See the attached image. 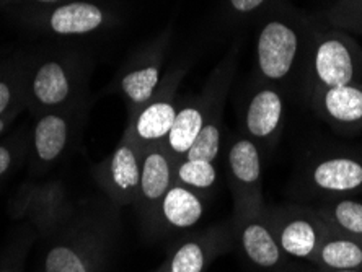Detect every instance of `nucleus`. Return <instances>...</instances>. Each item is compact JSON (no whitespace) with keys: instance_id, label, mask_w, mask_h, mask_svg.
I'll return each instance as SVG.
<instances>
[{"instance_id":"obj_2","label":"nucleus","mask_w":362,"mask_h":272,"mask_svg":"<svg viewBox=\"0 0 362 272\" xmlns=\"http://www.w3.org/2000/svg\"><path fill=\"white\" fill-rule=\"evenodd\" d=\"M76 211L61 183L23 186L13 199V215L26 218L42 242L59 232Z\"/></svg>"},{"instance_id":"obj_9","label":"nucleus","mask_w":362,"mask_h":272,"mask_svg":"<svg viewBox=\"0 0 362 272\" xmlns=\"http://www.w3.org/2000/svg\"><path fill=\"white\" fill-rule=\"evenodd\" d=\"M232 225H214L199 232H186L170 244L160 264L168 272H206L212 261L233 247Z\"/></svg>"},{"instance_id":"obj_1","label":"nucleus","mask_w":362,"mask_h":272,"mask_svg":"<svg viewBox=\"0 0 362 272\" xmlns=\"http://www.w3.org/2000/svg\"><path fill=\"white\" fill-rule=\"evenodd\" d=\"M118 207L87 201L45 242L40 272H103L118 233Z\"/></svg>"},{"instance_id":"obj_6","label":"nucleus","mask_w":362,"mask_h":272,"mask_svg":"<svg viewBox=\"0 0 362 272\" xmlns=\"http://www.w3.org/2000/svg\"><path fill=\"white\" fill-rule=\"evenodd\" d=\"M142 172V148L121 137L118 146L92 168V176L111 204L134 206Z\"/></svg>"},{"instance_id":"obj_13","label":"nucleus","mask_w":362,"mask_h":272,"mask_svg":"<svg viewBox=\"0 0 362 272\" xmlns=\"http://www.w3.org/2000/svg\"><path fill=\"white\" fill-rule=\"evenodd\" d=\"M305 183L317 194H348L362 188V158L349 153H323L308 165Z\"/></svg>"},{"instance_id":"obj_20","label":"nucleus","mask_w":362,"mask_h":272,"mask_svg":"<svg viewBox=\"0 0 362 272\" xmlns=\"http://www.w3.org/2000/svg\"><path fill=\"white\" fill-rule=\"evenodd\" d=\"M313 266L320 269L348 271L362 268V242L346 235L329 232L313 258Z\"/></svg>"},{"instance_id":"obj_3","label":"nucleus","mask_w":362,"mask_h":272,"mask_svg":"<svg viewBox=\"0 0 362 272\" xmlns=\"http://www.w3.org/2000/svg\"><path fill=\"white\" fill-rule=\"evenodd\" d=\"M173 176L175 160L163 142L142 147V172L134 209L147 238H156L158 209L175 183Z\"/></svg>"},{"instance_id":"obj_21","label":"nucleus","mask_w":362,"mask_h":272,"mask_svg":"<svg viewBox=\"0 0 362 272\" xmlns=\"http://www.w3.org/2000/svg\"><path fill=\"white\" fill-rule=\"evenodd\" d=\"M158 83H160V67L156 59L122 73L119 88L127 101V114H132L142 105H146L157 92Z\"/></svg>"},{"instance_id":"obj_30","label":"nucleus","mask_w":362,"mask_h":272,"mask_svg":"<svg viewBox=\"0 0 362 272\" xmlns=\"http://www.w3.org/2000/svg\"><path fill=\"white\" fill-rule=\"evenodd\" d=\"M17 116V114H8V116H2L0 117V134H2V132L7 129V127L10 126V122L13 121V117Z\"/></svg>"},{"instance_id":"obj_18","label":"nucleus","mask_w":362,"mask_h":272,"mask_svg":"<svg viewBox=\"0 0 362 272\" xmlns=\"http://www.w3.org/2000/svg\"><path fill=\"white\" fill-rule=\"evenodd\" d=\"M318 101L322 116L339 131L362 129V87L343 85V87L323 88Z\"/></svg>"},{"instance_id":"obj_17","label":"nucleus","mask_w":362,"mask_h":272,"mask_svg":"<svg viewBox=\"0 0 362 272\" xmlns=\"http://www.w3.org/2000/svg\"><path fill=\"white\" fill-rule=\"evenodd\" d=\"M313 72L323 88L351 85L356 77V61L349 45L339 38L323 40L313 57Z\"/></svg>"},{"instance_id":"obj_24","label":"nucleus","mask_w":362,"mask_h":272,"mask_svg":"<svg viewBox=\"0 0 362 272\" xmlns=\"http://www.w3.org/2000/svg\"><path fill=\"white\" fill-rule=\"evenodd\" d=\"M223 131H226V126H223V110L221 105L211 116V119L206 122V126L202 127L199 136L196 137L194 143L183 158L204 160V162L216 163L222 148Z\"/></svg>"},{"instance_id":"obj_16","label":"nucleus","mask_w":362,"mask_h":272,"mask_svg":"<svg viewBox=\"0 0 362 272\" xmlns=\"http://www.w3.org/2000/svg\"><path fill=\"white\" fill-rule=\"evenodd\" d=\"M206 197L198 191L173 183L158 209L156 238L183 235L198 225L206 212Z\"/></svg>"},{"instance_id":"obj_23","label":"nucleus","mask_w":362,"mask_h":272,"mask_svg":"<svg viewBox=\"0 0 362 272\" xmlns=\"http://www.w3.org/2000/svg\"><path fill=\"white\" fill-rule=\"evenodd\" d=\"M175 183L183 184L198 193L207 196L216 188L217 168L216 163L204 160L181 158L175 163Z\"/></svg>"},{"instance_id":"obj_10","label":"nucleus","mask_w":362,"mask_h":272,"mask_svg":"<svg viewBox=\"0 0 362 272\" xmlns=\"http://www.w3.org/2000/svg\"><path fill=\"white\" fill-rule=\"evenodd\" d=\"M81 106L74 105L38 114L30 138L33 167L38 172L56 165L71 148L81 127Z\"/></svg>"},{"instance_id":"obj_14","label":"nucleus","mask_w":362,"mask_h":272,"mask_svg":"<svg viewBox=\"0 0 362 272\" xmlns=\"http://www.w3.org/2000/svg\"><path fill=\"white\" fill-rule=\"evenodd\" d=\"M221 85H214L202 97L194 98L191 103L180 106L177 117L170 129L167 138H165V147L173 157L175 163L183 158L193 146L196 137L199 136L202 127L211 119L214 111L219 108L223 100V93L221 92Z\"/></svg>"},{"instance_id":"obj_7","label":"nucleus","mask_w":362,"mask_h":272,"mask_svg":"<svg viewBox=\"0 0 362 272\" xmlns=\"http://www.w3.org/2000/svg\"><path fill=\"white\" fill-rule=\"evenodd\" d=\"M268 214L279 247L287 258L312 263L322 242L332 232L313 209L291 206L268 209Z\"/></svg>"},{"instance_id":"obj_15","label":"nucleus","mask_w":362,"mask_h":272,"mask_svg":"<svg viewBox=\"0 0 362 272\" xmlns=\"http://www.w3.org/2000/svg\"><path fill=\"white\" fill-rule=\"evenodd\" d=\"M259 71L269 80L289 76L299 52V36L284 21L273 20L264 25L257 45Z\"/></svg>"},{"instance_id":"obj_19","label":"nucleus","mask_w":362,"mask_h":272,"mask_svg":"<svg viewBox=\"0 0 362 272\" xmlns=\"http://www.w3.org/2000/svg\"><path fill=\"white\" fill-rule=\"evenodd\" d=\"M103 8L92 2H69L57 5L46 18L49 31L59 36H81L100 30L105 25Z\"/></svg>"},{"instance_id":"obj_33","label":"nucleus","mask_w":362,"mask_h":272,"mask_svg":"<svg viewBox=\"0 0 362 272\" xmlns=\"http://www.w3.org/2000/svg\"><path fill=\"white\" fill-rule=\"evenodd\" d=\"M152 272H168V271H167V269H163L162 266H158V268H157L156 271H152Z\"/></svg>"},{"instance_id":"obj_32","label":"nucleus","mask_w":362,"mask_h":272,"mask_svg":"<svg viewBox=\"0 0 362 272\" xmlns=\"http://www.w3.org/2000/svg\"><path fill=\"white\" fill-rule=\"evenodd\" d=\"M358 12H359V17H358L359 20H358V21L362 25V0H361L359 5H358Z\"/></svg>"},{"instance_id":"obj_5","label":"nucleus","mask_w":362,"mask_h":272,"mask_svg":"<svg viewBox=\"0 0 362 272\" xmlns=\"http://www.w3.org/2000/svg\"><path fill=\"white\" fill-rule=\"evenodd\" d=\"M232 232L233 243L255 268L281 272L287 266V256L279 247L266 206L233 212Z\"/></svg>"},{"instance_id":"obj_31","label":"nucleus","mask_w":362,"mask_h":272,"mask_svg":"<svg viewBox=\"0 0 362 272\" xmlns=\"http://www.w3.org/2000/svg\"><path fill=\"white\" fill-rule=\"evenodd\" d=\"M35 2H40V4H57V2H61V0H35Z\"/></svg>"},{"instance_id":"obj_27","label":"nucleus","mask_w":362,"mask_h":272,"mask_svg":"<svg viewBox=\"0 0 362 272\" xmlns=\"http://www.w3.org/2000/svg\"><path fill=\"white\" fill-rule=\"evenodd\" d=\"M23 152V142L18 141V138L0 142V179H4L17 167Z\"/></svg>"},{"instance_id":"obj_25","label":"nucleus","mask_w":362,"mask_h":272,"mask_svg":"<svg viewBox=\"0 0 362 272\" xmlns=\"http://www.w3.org/2000/svg\"><path fill=\"white\" fill-rule=\"evenodd\" d=\"M23 103V85H20L17 80L0 78V117L17 114Z\"/></svg>"},{"instance_id":"obj_29","label":"nucleus","mask_w":362,"mask_h":272,"mask_svg":"<svg viewBox=\"0 0 362 272\" xmlns=\"http://www.w3.org/2000/svg\"><path fill=\"white\" fill-rule=\"evenodd\" d=\"M281 272H362L361 269H348V271H332V269H320V268H317L315 266V269H303V271H299V269H289L286 266L284 269H282Z\"/></svg>"},{"instance_id":"obj_28","label":"nucleus","mask_w":362,"mask_h":272,"mask_svg":"<svg viewBox=\"0 0 362 272\" xmlns=\"http://www.w3.org/2000/svg\"><path fill=\"white\" fill-rule=\"evenodd\" d=\"M264 0H230L232 8L238 13H250L258 7H262Z\"/></svg>"},{"instance_id":"obj_8","label":"nucleus","mask_w":362,"mask_h":272,"mask_svg":"<svg viewBox=\"0 0 362 272\" xmlns=\"http://www.w3.org/2000/svg\"><path fill=\"white\" fill-rule=\"evenodd\" d=\"M227 172L235 212L264 207L263 152L245 134L233 136L227 147Z\"/></svg>"},{"instance_id":"obj_22","label":"nucleus","mask_w":362,"mask_h":272,"mask_svg":"<svg viewBox=\"0 0 362 272\" xmlns=\"http://www.w3.org/2000/svg\"><path fill=\"white\" fill-rule=\"evenodd\" d=\"M332 232L362 242V202L338 199L313 209Z\"/></svg>"},{"instance_id":"obj_4","label":"nucleus","mask_w":362,"mask_h":272,"mask_svg":"<svg viewBox=\"0 0 362 272\" xmlns=\"http://www.w3.org/2000/svg\"><path fill=\"white\" fill-rule=\"evenodd\" d=\"M23 92L25 103L38 114L78 105L77 72L64 59H45L31 71Z\"/></svg>"},{"instance_id":"obj_12","label":"nucleus","mask_w":362,"mask_h":272,"mask_svg":"<svg viewBox=\"0 0 362 272\" xmlns=\"http://www.w3.org/2000/svg\"><path fill=\"white\" fill-rule=\"evenodd\" d=\"M284 100L273 88H259L243 110V134L263 153L273 152L284 129Z\"/></svg>"},{"instance_id":"obj_26","label":"nucleus","mask_w":362,"mask_h":272,"mask_svg":"<svg viewBox=\"0 0 362 272\" xmlns=\"http://www.w3.org/2000/svg\"><path fill=\"white\" fill-rule=\"evenodd\" d=\"M31 243H33V235L26 233L25 238L20 240V243L12 248V252L0 261V272H23L25 259Z\"/></svg>"},{"instance_id":"obj_11","label":"nucleus","mask_w":362,"mask_h":272,"mask_svg":"<svg viewBox=\"0 0 362 272\" xmlns=\"http://www.w3.org/2000/svg\"><path fill=\"white\" fill-rule=\"evenodd\" d=\"M180 106L175 101L173 87H165L139 110L127 116V124L122 137L136 146L148 147L162 143L172 129Z\"/></svg>"}]
</instances>
